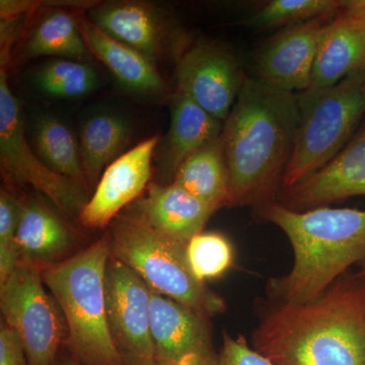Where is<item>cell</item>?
I'll use <instances>...</instances> for the list:
<instances>
[{"label":"cell","instance_id":"32","mask_svg":"<svg viewBox=\"0 0 365 365\" xmlns=\"http://www.w3.org/2000/svg\"><path fill=\"white\" fill-rule=\"evenodd\" d=\"M56 365H83L81 364V362H78V360L74 359L71 355H69V357H66V359H57Z\"/></svg>","mask_w":365,"mask_h":365},{"label":"cell","instance_id":"7","mask_svg":"<svg viewBox=\"0 0 365 365\" xmlns=\"http://www.w3.org/2000/svg\"><path fill=\"white\" fill-rule=\"evenodd\" d=\"M44 285L41 266L21 259L0 287L4 323L20 337L28 365H56L66 334L58 309Z\"/></svg>","mask_w":365,"mask_h":365},{"label":"cell","instance_id":"29","mask_svg":"<svg viewBox=\"0 0 365 365\" xmlns=\"http://www.w3.org/2000/svg\"><path fill=\"white\" fill-rule=\"evenodd\" d=\"M21 201L6 190L0 193V248L16 246V235L20 220Z\"/></svg>","mask_w":365,"mask_h":365},{"label":"cell","instance_id":"5","mask_svg":"<svg viewBox=\"0 0 365 365\" xmlns=\"http://www.w3.org/2000/svg\"><path fill=\"white\" fill-rule=\"evenodd\" d=\"M297 98L299 127L281 190L323 169L347 145L365 115V71L328 88H307Z\"/></svg>","mask_w":365,"mask_h":365},{"label":"cell","instance_id":"26","mask_svg":"<svg viewBox=\"0 0 365 365\" xmlns=\"http://www.w3.org/2000/svg\"><path fill=\"white\" fill-rule=\"evenodd\" d=\"M341 6L342 1L338 0H273L254 14L247 24L259 29L299 25L337 14Z\"/></svg>","mask_w":365,"mask_h":365},{"label":"cell","instance_id":"1","mask_svg":"<svg viewBox=\"0 0 365 365\" xmlns=\"http://www.w3.org/2000/svg\"><path fill=\"white\" fill-rule=\"evenodd\" d=\"M251 343L275 365H365V275L302 304L263 300Z\"/></svg>","mask_w":365,"mask_h":365},{"label":"cell","instance_id":"14","mask_svg":"<svg viewBox=\"0 0 365 365\" xmlns=\"http://www.w3.org/2000/svg\"><path fill=\"white\" fill-rule=\"evenodd\" d=\"M279 193V203L295 211L365 195V127L323 169Z\"/></svg>","mask_w":365,"mask_h":365},{"label":"cell","instance_id":"33","mask_svg":"<svg viewBox=\"0 0 365 365\" xmlns=\"http://www.w3.org/2000/svg\"><path fill=\"white\" fill-rule=\"evenodd\" d=\"M359 273L364 274L365 275V265L362 266L361 269L359 271Z\"/></svg>","mask_w":365,"mask_h":365},{"label":"cell","instance_id":"8","mask_svg":"<svg viewBox=\"0 0 365 365\" xmlns=\"http://www.w3.org/2000/svg\"><path fill=\"white\" fill-rule=\"evenodd\" d=\"M0 163L6 178L44 194L64 215L76 217L88 201L86 187L50 169L26 140L21 106L0 71Z\"/></svg>","mask_w":365,"mask_h":365},{"label":"cell","instance_id":"24","mask_svg":"<svg viewBox=\"0 0 365 365\" xmlns=\"http://www.w3.org/2000/svg\"><path fill=\"white\" fill-rule=\"evenodd\" d=\"M29 58L55 56L59 58L86 61L90 56L78 23L64 11H51L38 24L25 45Z\"/></svg>","mask_w":365,"mask_h":365},{"label":"cell","instance_id":"17","mask_svg":"<svg viewBox=\"0 0 365 365\" xmlns=\"http://www.w3.org/2000/svg\"><path fill=\"white\" fill-rule=\"evenodd\" d=\"M365 71V28L342 13L322 29L309 88H323Z\"/></svg>","mask_w":365,"mask_h":365},{"label":"cell","instance_id":"13","mask_svg":"<svg viewBox=\"0 0 365 365\" xmlns=\"http://www.w3.org/2000/svg\"><path fill=\"white\" fill-rule=\"evenodd\" d=\"M102 32L155 61L176 47V26L167 14L144 2H110L90 13Z\"/></svg>","mask_w":365,"mask_h":365},{"label":"cell","instance_id":"10","mask_svg":"<svg viewBox=\"0 0 365 365\" xmlns=\"http://www.w3.org/2000/svg\"><path fill=\"white\" fill-rule=\"evenodd\" d=\"M237 59L225 48L198 41L178 61V91L225 122L244 83Z\"/></svg>","mask_w":365,"mask_h":365},{"label":"cell","instance_id":"11","mask_svg":"<svg viewBox=\"0 0 365 365\" xmlns=\"http://www.w3.org/2000/svg\"><path fill=\"white\" fill-rule=\"evenodd\" d=\"M151 332L158 365H215L210 317L150 290Z\"/></svg>","mask_w":365,"mask_h":365},{"label":"cell","instance_id":"28","mask_svg":"<svg viewBox=\"0 0 365 365\" xmlns=\"http://www.w3.org/2000/svg\"><path fill=\"white\" fill-rule=\"evenodd\" d=\"M215 365H275L250 345L245 336L232 337L223 331L222 346Z\"/></svg>","mask_w":365,"mask_h":365},{"label":"cell","instance_id":"20","mask_svg":"<svg viewBox=\"0 0 365 365\" xmlns=\"http://www.w3.org/2000/svg\"><path fill=\"white\" fill-rule=\"evenodd\" d=\"M16 241L21 259L46 266L59 262L71 250L74 237L68 225L51 209L26 199L21 201Z\"/></svg>","mask_w":365,"mask_h":365},{"label":"cell","instance_id":"15","mask_svg":"<svg viewBox=\"0 0 365 365\" xmlns=\"http://www.w3.org/2000/svg\"><path fill=\"white\" fill-rule=\"evenodd\" d=\"M324 20L292 26L273 38L257 61V78L281 90L304 91L311 86Z\"/></svg>","mask_w":365,"mask_h":365},{"label":"cell","instance_id":"23","mask_svg":"<svg viewBox=\"0 0 365 365\" xmlns=\"http://www.w3.org/2000/svg\"><path fill=\"white\" fill-rule=\"evenodd\" d=\"M33 140L36 153L50 169L86 188L79 143L66 125L57 118L43 115L34 124Z\"/></svg>","mask_w":365,"mask_h":365},{"label":"cell","instance_id":"12","mask_svg":"<svg viewBox=\"0 0 365 365\" xmlns=\"http://www.w3.org/2000/svg\"><path fill=\"white\" fill-rule=\"evenodd\" d=\"M160 141L150 137L120 155L103 173L93 197L79 215L86 227L102 228L143 193L151 177V160Z\"/></svg>","mask_w":365,"mask_h":365},{"label":"cell","instance_id":"9","mask_svg":"<svg viewBox=\"0 0 365 365\" xmlns=\"http://www.w3.org/2000/svg\"><path fill=\"white\" fill-rule=\"evenodd\" d=\"M105 285L108 326L123 365H158L151 332L150 287L112 255Z\"/></svg>","mask_w":365,"mask_h":365},{"label":"cell","instance_id":"25","mask_svg":"<svg viewBox=\"0 0 365 365\" xmlns=\"http://www.w3.org/2000/svg\"><path fill=\"white\" fill-rule=\"evenodd\" d=\"M35 83L50 97L78 98L90 93L97 86L93 67L78 60H51L38 68Z\"/></svg>","mask_w":365,"mask_h":365},{"label":"cell","instance_id":"3","mask_svg":"<svg viewBox=\"0 0 365 365\" xmlns=\"http://www.w3.org/2000/svg\"><path fill=\"white\" fill-rule=\"evenodd\" d=\"M258 210L261 217L287 235L294 257L289 272L269 280L267 299L285 304L309 302L354 264L365 265V210L318 207L295 211L277 201Z\"/></svg>","mask_w":365,"mask_h":365},{"label":"cell","instance_id":"2","mask_svg":"<svg viewBox=\"0 0 365 365\" xmlns=\"http://www.w3.org/2000/svg\"><path fill=\"white\" fill-rule=\"evenodd\" d=\"M297 93L247 78L222 134L228 172L227 207L273 202L299 127Z\"/></svg>","mask_w":365,"mask_h":365},{"label":"cell","instance_id":"22","mask_svg":"<svg viewBox=\"0 0 365 365\" xmlns=\"http://www.w3.org/2000/svg\"><path fill=\"white\" fill-rule=\"evenodd\" d=\"M173 182L216 210L227 206L228 172L222 136L187 158Z\"/></svg>","mask_w":365,"mask_h":365},{"label":"cell","instance_id":"31","mask_svg":"<svg viewBox=\"0 0 365 365\" xmlns=\"http://www.w3.org/2000/svg\"><path fill=\"white\" fill-rule=\"evenodd\" d=\"M340 13L359 21L365 28V0H347L342 1Z\"/></svg>","mask_w":365,"mask_h":365},{"label":"cell","instance_id":"18","mask_svg":"<svg viewBox=\"0 0 365 365\" xmlns=\"http://www.w3.org/2000/svg\"><path fill=\"white\" fill-rule=\"evenodd\" d=\"M91 53L108 67L120 85L143 95H157L165 90V83L155 61L102 32L90 21H78Z\"/></svg>","mask_w":365,"mask_h":365},{"label":"cell","instance_id":"21","mask_svg":"<svg viewBox=\"0 0 365 365\" xmlns=\"http://www.w3.org/2000/svg\"><path fill=\"white\" fill-rule=\"evenodd\" d=\"M129 137L130 125L115 113H97L86 120L79 137V153L88 182L95 184L107 165L120 157Z\"/></svg>","mask_w":365,"mask_h":365},{"label":"cell","instance_id":"27","mask_svg":"<svg viewBox=\"0 0 365 365\" xmlns=\"http://www.w3.org/2000/svg\"><path fill=\"white\" fill-rule=\"evenodd\" d=\"M190 270L197 279H215L234 265V248L227 237L218 232H200L186 247Z\"/></svg>","mask_w":365,"mask_h":365},{"label":"cell","instance_id":"4","mask_svg":"<svg viewBox=\"0 0 365 365\" xmlns=\"http://www.w3.org/2000/svg\"><path fill=\"white\" fill-rule=\"evenodd\" d=\"M110 257V239L104 237L71 258L41 266L43 281L66 319L69 352L83 365H123L108 326L105 278Z\"/></svg>","mask_w":365,"mask_h":365},{"label":"cell","instance_id":"6","mask_svg":"<svg viewBox=\"0 0 365 365\" xmlns=\"http://www.w3.org/2000/svg\"><path fill=\"white\" fill-rule=\"evenodd\" d=\"M110 245L112 256L153 292L209 317L225 311V299L190 270L185 245L158 234L132 215L113 220Z\"/></svg>","mask_w":365,"mask_h":365},{"label":"cell","instance_id":"19","mask_svg":"<svg viewBox=\"0 0 365 365\" xmlns=\"http://www.w3.org/2000/svg\"><path fill=\"white\" fill-rule=\"evenodd\" d=\"M222 123L178 91L173 98L170 130L160 150L163 170L175 176L187 158L222 136Z\"/></svg>","mask_w":365,"mask_h":365},{"label":"cell","instance_id":"30","mask_svg":"<svg viewBox=\"0 0 365 365\" xmlns=\"http://www.w3.org/2000/svg\"><path fill=\"white\" fill-rule=\"evenodd\" d=\"M0 365H28L20 337L4 322L0 326Z\"/></svg>","mask_w":365,"mask_h":365},{"label":"cell","instance_id":"16","mask_svg":"<svg viewBox=\"0 0 365 365\" xmlns=\"http://www.w3.org/2000/svg\"><path fill=\"white\" fill-rule=\"evenodd\" d=\"M216 209L192 195L175 182L167 186L153 184L139 199L132 216L163 237L187 246Z\"/></svg>","mask_w":365,"mask_h":365}]
</instances>
